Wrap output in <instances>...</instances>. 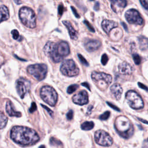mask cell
<instances>
[{
    "label": "cell",
    "mask_w": 148,
    "mask_h": 148,
    "mask_svg": "<svg viewBox=\"0 0 148 148\" xmlns=\"http://www.w3.org/2000/svg\"><path fill=\"white\" fill-rule=\"evenodd\" d=\"M41 106L46 110L47 112H48V114L50 115V116H51V117H53V112L51 109H49L48 107H47L46 106H45V105L43 104H41Z\"/></svg>",
    "instance_id": "obj_40"
},
{
    "label": "cell",
    "mask_w": 148,
    "mask_h": 148,
    "mask_svg": "<svg viewBox=\"0 0 148 148\" xmlns=\"http://www.w3.org/2000/svg\"><path fill=\"white\" fill-rule=\"evenodd\" d=\"M11 34L12 35V37L14 39H18L20 38L19 32L17 30H13L11 31Z\"/></svg>",
    "instance_id": "obj_33"
},
{
    "label": "cell",
    "mask_w": 148,
    "mask_h": 148,
    "mask_svg": "<svg viewBox=\"0 0 148 148\" xmlns=\"http://www.w3.org/2000/svg\"><path fill=\"white\" fill-rule=\"evenodd\" d=\"M45 147V146H44V145H42V146H39V147Z\"/></svg>",
    "instance_id": "obj_51"
},
{
    "label": "cell",
    "mask_w": 148,
    "mask_h": 148,
    "mask_svg": "<svg viewBox=\"0 0 148 148\" xmlns=\"http://www.w3.org/2000/svg\"><path fill=\"white\" fill-rule=\"evenodd\" d=\"M121 24H122V26L123 27V28L124 29V30H126V31H128V27H127V25L125 24V23H124V22H122L121 23Z\"/></svg>",
    "instance_id": "obj_47"
},
{
    "label": "cell",
    "mask_w": 148,
    "mask_h": 148,
    "mask_svg": "<svg viewBox=\"0 0 148 148\" xmlns=\"http://www.w3.org/2000/svg\"><path fill=\"white\" fill-rule=\"evenodd\" d=\"M125 17L127 21L130 24L142 25L144 23V20L138 11L135 9L128 10L125 13Z\"/></svg>",
    "instance_id": "obj_12"
},
{
    "label": "cell",
    "mask_w": 148,
    "mask_h": 148,
    "mask_svg": "<svg viewBox=\"0 0 148 148\" xmlns=\"http://www.w3.org/2000/svg\"><path fill=\"white\" fill-rule=\"evenodd\" d=\"M112 29L110 34V37H111V39L114 41H119L120 39H121V38L123 36V32L120 29Z\"/></svg>",
    "instance_id": "obj_23"
},
{
    "label": "cell",
    "mask_w": 148,
    "mask_h": 148,
    "mask_svg": "<svg viewBox=\"0 0 148 148\" xmlns=\"http://www.w3.org/2000/svg\"><path fill=\"white\" fill-rule=\"evenodd\" d=\"M93 106H91H91H89V107L88 108V111L89 112H91V109H93Z\"/></svg>",
    "instance_id": "obj_50"
},
{
    "label": "cell",
    "mask_w": 148,
    "mask_h": 148,
    "mask_svg": "<svg viewBox=\"0 0 148 148\" xmlns=\"http://www.w3.org/2000/svg\"><path fill=\"white\" fill-rule=\"evenodd\" d=\"M94 138L97 144L102 146H110L112 145L113 139L108 132L104 130H98L94 135Z\"/></svg>",
    "instance_id": "obj_10"
},
{
    "label": "cell",
    "mask_w": 148,
    "mask_h": 148,
    "mask_svg": "<svg viewBox=\"0 0 148 148\" xmlns=\"http://www.w3.org/2000/svg\"><path fill=\"white\" fill-rule=\"evenodd\" d=\"M44 51L47 56L51 57L54 62H59L63 60V57L60 56L57 52V43L53 42H47L45 45Z\"/></svg>",
    "instance_id": "obj_8"
},
{
    "label": "cell",
    "mask_w": 148,
    "mask_h": 148,
    "mask_svg": "<svg viewBox=\"0 0 148 148\" xmlns=\"http://www.w3.org/2000/svg\"><path fill=\"white\" fill-rule=\"evenodd\" d=\"M71 10H72V12H73L74 15H75V16L76 17H77V18H79V17H80V15H79L78 13H77L76 9H75L74 6H71Z\"/></svg>",
    "instance_id": "obj_41"
},
{
    "label": "cell",
    "mask_w": 148,
    "mask_h": 148,
    "mask_svg": "<svg viewBox=\"0 0 148 148\" xmlns=\"http://www.w3.org/2000/svg\"><path fill=\"white\" fill-rule=\"evenodd\" d=\"M6 111L9 116L21 117L22 114L20 112L16 111L15 109L13 104L11 101H8L6 104Z\"/></svg>",
    "instance_id": "obj_20"
},
{
    "label": "cell",
    "mask_w": 148,
    "mask_h": 148,
    "mask_svg": "<svg viewBox=\"0 0 148 148\" xmlns=\"http://www.w3.org/2000/svg\"><path fill=\"white\" fill-rule=\"evenodd\" d=\"M60 71L65 76L73 77L79 74V69L74 60H67L62 62L60 67Z\"/></svg>",
    "instance_id": "obj_7"
},
{
    "label": "cell",
    "mask_w": 148,
    "mask_h": 148,
    "mask_svg": "<svg viewBox=\"0 0 148 148\" xmlns=\"http://www.w3.org/2000/svg\"><path fill=\"white\" fill-rule=\"evenodd\" d=\"M108 57L107 54H104L101 57V63L103 66H105L108 61Z\"/></svg>",
    "instance_id": "obj_34"
},
{
    "label": "cell",
    "mask_w": 148,
    "mask_h": 148,
    "mask_svg": "<svg viewBox=\"0 0 148 148\" xmlns=\"http://www.w3.org/2000/svg\"><path fill=\"white\" fill-rule=\"evenodd\" d=\"M17 92L21 98H23L25 95L30 91L31 82L27 79L21 77L17 79L16 82Z\"/></svg>",
    "instance_id": "obj_11"
},
{
    "label": "cell",
    "mask_w": 148,
    "mask_h": 148,
    "mask_svg": "<svg viewBox=\"0 0 148 148\" xmlns=\"http://www.w3.org/2000/svg\"><path fill=\"white\" fill-rule=\"evenodd\" d=\"M143 146L144 147H148V138L144 141V144H143Z\"/></svg>",
    "instance_id": "obj_46"
},
{
    "label": "cell",
    "mask_w": 148,
    "mask_h": 148,
    "mask_svg": "<svg viewBox=\"0 0 148 148\" xmlns=\"http://www.w3.org/2000/svg\"><path fill=\"white\" fill-rule=\"evenodd\" d=\"M139 48L142 51H145L148 49V38L144 36L138 37Z\"/></svg>",
    "instance_id": "obj_24"
},
{
    "label": "cell",
    "mask_w": 148,
    "mask_h": 148,
    "mask_svg": "<svg viewBox=\"0 0 148 148\" xmlns=\"http://www.w3.org/2000/svg\"><path fill=\"white\" fill-rule=\"evenodd\" d=\"M64 11V6L62 4H60L58 6V14L59 16H61L63 14Z\"/></svg>",
    "instance_id": "obj_36"
},
{
    "label": "cell",
    "mask_w": 148,
    "mask_h": 148,
    "mask_svg": "<svg viewBox=\"0 0 148 148\" xmlns=\"http://www.w3.org/2000/svg\"><path fill=\"white\" fill-rule=\"evenodd\" d=\"M90 1H94V0H90Z\"/></svg>",
    "instance_id": "obj_52"
},
{
    "label": "cell",
    "mask_w": 148,
    "mask_h": 148,
    "mask_svg": "<svg viewBox=\"0 0 148 148\" xmlns=\"http://www.w3.org/2000/svg\"><path fill=\"white\" fill-rule=\"evenodd\" d=\"M41 98L52 107L56 104L58 100V94L54 88L49 86H45L42 87L40 91Z\"/></svg>",
    "instance_id": "obj_4"
},
{
    "label": "cell",
    "mask_w": 148,
    "mask_h": 148,
    "mask_svg": "<svg viewBox=\"0 0 148 148\" xmlns=\"http://www.w3.org/2000/svg\"><path fill=\"white\" fill-rule=\"evenodd\" d=\"M115 127L118 134L124 138H129L134 133L133 126L126 116L117 117L115 122Z\"/></svg>",
    "instance_id": "obj_2"
},
{
    "label": "cell",
    "mask_w": 148,
    "mask_h": 148,
    "mask_svg": "<svg viewBox=\"0 0 148 148\" xmlns=\"http://www.w3.org/2000/svg\"><path fill=\"white\" fill-rule=\"evenodd\" d=\"M138 86H139L141 89H144V90H146V91H148V87H147V86H145V84L141 83V82H138Z\"/></svg>",
    "instance_id": "obj_42"
},
{
    "label": "cell",
    "mask_w": 148,
    "mask_h": 148,
    "mask_svg": "<svg viewBox=\"0 0 148 148\" xmlns=\"http://www.w3.org/2000/svg\"><path fill=\"white\" fill-rule=\"evenodd\" d=\"M37 105L36 102H32L31 104V108L29 109V112L30 113H33L34 112H35L37 110Z\"/></svg>",
    "instance_id": "obj_37"
},
{
    "label": "cell",
    "mask_w": 148,
    "mask_h": 148,
    "mask_svg": "<svg viewBox=\"0 0 148 148\" xmlns=\"http://www.w3.org/2000/svg\"><path fill=\"white\" fill-rule=\"evenodd\" d=\"M111 91L117 100H119L121 98L122 94L123 93V89L122 86L118 83H115L111 87Z\"/></svg>",
    "instance_id": "obj_19"
},
{
    "label": "cell",
    "mask_w": 148,
    "mask_h": 148,
    "mask_svg": "<svg viewBox=\"0 0 148 148\" xmlns=\"http://www.w3.org/2000/svg\"><path fill=\"white\" fill-rule=\"evenodd\" d=\"M94 127V123L93 122H85L81 125V129L85 131H89Z\"/></svg>",
    "instance_id": "obj_26"
},
{
    "label": "cell",
    "mask_w": 148,
    "mask_h": 148,
    "mask_svg": "<svg viewBox=\"0 0 148 148\" xmlns=\"http://www.w3.org/2000/svg\"><path fill=\"white\" fill-rule=\"evenodd\" d=\"M74 116V112L72 110H70V111L67 113V118L68 120H71L73 119Z\"/></svg>",
    "instance_id": "obj_38"
},
{
    "label": "cell",
    "mask_w": 148,
    "mask_h": 148,
    "mask_svg": "<svg viewBox=\"0 0 148 148\" xmlns=\"http://www.w3.org/2000/svg\"><path fill=\"white\" fill-rule=\"evenodd\" d=\"M4 57L1 56H0V67H1L2 65L4 64Z\"/></svg>",
    "instance_id": "obj_45"
},
{
    "label": "cell",
    "mask_w": 148,
    "mask_h": 148,
    "mask_svg": "<svg viewBox=\"0 0 148 148\" xmlns=\"http://www.w3.org/2000/svg\"><path fill=\"white\" fill-rule=\"evenodd\" d=\"M137 119H138V120H139V121H141V122H143V123H144L145 124H148V122L146 121V120H144V119H141V118H139V117H137Z\"/></svg>",
    "instance_id": "obj_48"
},
{
    "label": "cell",
    "mask_w": 148,
    "mask_h": 148,
    "mask_svg": "<svg viewBox=\"0 0 148 148\" xmlns=\"http://www.w3.org/2000/svg\"><path fill=\"white\" fill-rule=\"evenodd\" d=\"M19 18L23 24L30 29L36 27V15L34 11L29 7L23 6L19 12Z\"/></svg>",
    "instance_id": "obj_3"
},
{
    "label": "cell",
    "mask_w": 148,
    "mask_h": 148,
    "mask_svg": "<svg viewBox=\"0 0 148 148\" xmlns=\"http://www.w3.org/2000/svg\"><path fill=\"white\" fill-rule=\"evenodd\" d=\"M100 9V3L98 2H96V4H95L94 6V9L95 11H98Z\"/></svg>",
    "instance_id": "obj_43"
},
{
    "label": "cell",
    "mask_w": 148,
    "mask_h": 148,
    "mask_svg": "<svg viewBox=\"0 0 148 148\" xmlns=\"http://www.w3.org/2000/svg\"><path fill=\"white\" fill-rule=\"evenodd\" d=\"M110 114H111V113L109 111H106L103 114L100 115L99 119L101 120H107L109 117Z\"/></svg>",
    "instance_id": "obj_30"
},
{
    "label": "cell",
    "mask_w": 148,
    "mask_h": 148,
    "mask_svg": "<svg viewBox=\"0 0 148 148\" xmlns=\"http://www.w3.org/2000/svg\"><path fill=\"white\" fill-rule=\"evenodd\" d=\"M91 78L97 86L102 90L107 89L112 81L111 75L104 73V72L96 71L92 72Z\"/></svg>",
    "instance_id": "obj_5"
},
{
    "label": "cell",
    "mask_w": 148,
    "mask_h": 148,
    "mask_svg": "<svg viewBox=\"0 0 148 148\" xmlns=\"http://www.w3.org/2000/svg\"><path fill=\"white\" fill-rule=\"evenodd\" d=\"M27 72L38 81H41L46 76L47 67L44 64H37L29 66L27 68Z\"/></svg>",
    "instance_id": "obj_6"
},
{
    "label": "cell",
    "mask_w": 148,
    "mask_h": 148,
    "mask_svg": "<svg viewBox=\"0 0 148 148\" xmlns=\"http://www.w3.org/2000/svg\"><path fill=\"white\" fill-rule=\"evenodd\" d=\"M8 122L7 117L3 112L0 111V129H2L6 126Z\"/></svg>",
    "instance_id": "obj_25"
},
{
    "label": "cell",
    "mask_w": 148,
    "mask_h": 148,
    "mask_svg": "<svg viewBox=\"0 0 148 148\" xmlns=\"http://www.w3.org/2000/svg\"><path fill=\"white\" fill-rule=\"evenodd\" d=\"M78 57L80 60V61L85 66H89V62L87 61V60L84 59V57L82 56V55L78 54Z\"/></svg>",
    "instance_id": "obj_31"
},
{
    "label": "cell",
    "mask_w": 148,
    "mask_h": 148,
    "mask_svg": "<svg viewBox=\"0 0 148 148\" xmlns=\"http://www.w3.org/2000/svg\"><path fill=\"white\" fill-rule=\"evenodd\" d=\"M72 101L75 104L79 105H86L89 102V96L85 90L79 91L72 97Z\"/></svg>",
    "instance_id": "obj_13"
},
{
    "label": "cell",
    "mask_w": 148,
    "mask_h": 148,
    "mask_svg": "<svg viewBox=\"0 0 148 148\" xmlns=\"http://www.w3.org/2000/svg\"><path fill=\"white\" fill-rule=\"evenodd\" d=\"M50 144H51V146H56V147H59V146H62V142L59 140L58 139H56V138L54 137H52L50 139Z\"/></svg>",
    "instance_id": "obj_27"
},
{
    "label": "cell",
    "mask_w": 148,
    "mask_h": 148,
    "mask_svg": "<svg viewBox=\"0 0 148 148\" xmlns=\"http://www.w3.org/2000/svg\"><path fill=\"white\" fill-rule=\"evenodd\" d=\"M57 52L62 57L68 56L70 53V48L68 44L65 41H61L57 43Z\"/></svg>",
    "instance_id": "obj_14"
},
{
    "label": "cell",
    "mask_w": 148,
    "mask_h": 148,
    "mask_svg": "<svg viewBox=\"0 0 148 148\" xmlns=\"http://www.w3.org/2000/svg\"><path fill=\"white\" fill-rule=\"evenodd\" d=\"M9 18V12L8 8L2 5L0 6V23L7 20Z\"/></svg>",
    "instance_id": "obj_22"
},
{
    "label": "cell",
    "mask_w": 148,
    "mask_h": 148,
    "mask_svg": "<svg viewBox=\"0 0 148 148\" xmlns=\"http://www.w3.org/2000/svg\"><path fill=\"white\" fill-rule=\"evenodd\" d=\"M78 87H79V86L77 84H72V85H71V86H69L68 87L67 91L68 93L71 94L73 93L74 92L76 91Z\"/></svg>",
    "instance_id": "obj_28"
},
{
    "label": "cell",
    "mask_w": 148,
    "mask_h": 148,
    "mask_svg": "<svg viewBox=\"0 0 148 148\" xmlns=\"http://www.w3.org/2000/svg\"><path fill=\"white\" fill-rule=\"evenodd\" d=\"M119 69L120 74L123 75H130L133 72V68L128 62L124 61L119 66Z\"/></svg>",
    "instance_id": "obj_17"
},
{
    "label": "cell",
    "mask_w": 148,
    "mask_h": 148,
    "mask_svg": "<svg viewBox=\"0 0 148 148\" xmlns=\"http://www.w3.org/2000/svg\"><path fill=\"white\" fill-rule=\"evenodd\" d=\"M101 46V42L96 39H90L88 40L84 44L85 48L89 52H94L98 49Z\"/></svg>",
    "instance_id": "obj_15"
},
{
    "label": "cell",
    "mask_w": 148,
    "mask_h": 148,
    "mask_svg": "<svg viewBox=\"0 0 148 148\" xmlns=\"http://www.w3.org/2000/svg\"><path fill=\"white\" fill-rule=\"evenodd\" d=\"M111 2V7L115 12H117V10L123 9L127 5V0H109Z\"/></svg>",
    "instance_id": "obj_18"
},
{
    "label": "cell",
    "mask_w": 148,
    "mask_h": 148,
    "mask_svg": "<svg viewBox=\"0 0 148 148\" xmlns=\"http://www.w3.org/2000/svg\"><path fill=\"white\" fill-rule=\"evenodd\" d=\"M81 84H82V86H84V87H86L87 89H88L89 90H90V85H89V84L88 83L83 82V83H82Z\"/></svg>",
    "instance_id": "obj_44"
},
{
    "label": "cell",
    "mask_w": 148,
    "mask_h": 148,
    "mask_svg": "<svg viewBox=\"0 0 148 148\" xmlns=\"http://www.w3.org/2000/svg\"><path fill=\"white\" fill-rule=\"evenodd\" d=\"M62 23H63V24L67 27L68 30V32L71 38L73 40H76L77 39V32L76 30L74 29L73 26H72L71 23L69 21L64 20L62 21Z\"/></svg>",
    "instance_id": "obj_21"
},
{
    "label": "cell",
    "mask_w": 148,
    "mask_h": 148,
    "mask_svg": "<svg viewBox=\"0 0 148 148\" xmlns=\"http://www.w3.org/2000/svg\"><path fill=\"white\" fill-rule=\"evenodd\" d=\"M126 99L130 106L134 109H141L144 107V101L141 96L132 90H130L127 93Z\"/></svg>",
    "instance_id": "obj_9"
},
{
    "label": "cell",
    "mask_w": 148,
    "mask_h": 148,
    "mask_svg": "<svg viewBox=\"0 0 148 148\" xmlns=\"http://www.w3.org/2000/svg\"><path fill=\"white\" fill-rule=\"evenodd\" d=\"M107 104L109 105V106L112 108L113 109H114L115 110V111H116L117 112H120V109L118 107H117L116 106H115V105H114L113 104L111 103V102H107Z\"/></svg>",
    "instance_id": "obj_39"
},
{
    "label": "cell",
    "mask_w": 148,
    "mask_h": 148,
    "mask_svg": "<svg viewBox=\"0 0 148 148\" xmlns=\"http://www.w3.org/2000/svg\"><path fill=\"white\" fill-rule=\"evenodd\" d=\"M102 28L107 34H109L112 29L116 28L118 24L116 22L109 20H104L101 24Z\"/></svg>",
    "instance_id": "obj_16"
},
{
    "label": "cell",
    "mask_w": 148,
    "mask_h": 148,
    "mask_svg": "<svg viewBox=\"0 0 148 148\" xmlns=\"http://www.w3.org/2000/svg\"><path fill=\"white\" fill-rule=\"evenodd\" d=\"M132 58H133L135 64L137 65V66L141 64V57H140V56H139V54H138L137 53L133 54V55H132Z\"/></svg>",
    "instance_id": "obj_29"
},
{
    "label": "cell",
    "mask_w": 148,
    "mask_h": 148,
    "mask_svg": "<svg viewBox=\"0 0 148 148\" xmlns=\"http://www.w3.org/2000/svg\"><path fill=\"white\" fill-rule=\"evenodd\" d=\"M84 23V24L86 25V26H87V28H88V29L90 30V31H91L93 32H95V30L93 28V27L91 24H90V23L88 22V21H87V20H84L83 22Z\"/></svg>",
    "instance_id": "obj_35"
},
{
    "label": "cell",
    "mask_w": 148,
    "mask_h": 148,
    "mask_svg": "<svg viewBox=\"0 0 148 148\" xmlns=\"http://www.w3.org/2000/svg\"><path fill=\"white\" fill-rule=\"evenodd\" d=\"M14 1L15 2V4H16L17 5H20L22 4L21 0H14Z\"/></svg>",
    "instance_id": "obj_49"
},
{
    "label": "cell",
    "mask_w": 148,
    "mask_h": 148,
    "mask_svg": "<svg viewBox=\"0 0 148 148\" xmlns=\"http://www.w3.org/2000/svg\"><path fill=\"white\" fill-rule=\"evenodd\" d=\"M139 2L142 7L146 10V11L148 14V2L147 0H139Z\"/></svg>",
    "instance_id": "obj_32"
},
{
    "label": "cell",
    "mask_w": 148,
    "mask_h": 148,
    "mask_svg": "<svg viewBox=\"0 0 148 148\" xmlns=\"http://www.w3.org/2000/svg\"><path fill=\"white\" fill-rule=\"evenodd\" d=\"M11 138L13 141L21 146L34 145L40 139L39 136L34 130L24 126H16L12 127Z\"/></svg>",
    "instance_id": "obj_1"
}]
</instances>
